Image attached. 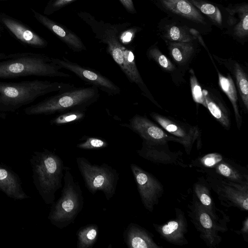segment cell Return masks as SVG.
Instances as JSON below:
<instances>
[{"label": "cell", "mask_w": 248, "mask_h": 248, "mask_svg": "<svg viewBox=\"0 0 248 248\" xmlns=\"http://www.w3.org/2000/svg\"><path fill=\"white\" fill-rule=\"evenodd\" d=\"M74 88L73 84L48 80L20 82L0 81V110L14 112L38 97L53 92H62Z\"/></svg>", "instance_id": "obj_1"}, {"label": "cell", "mask_w": 248, "mask_h": 248, "mask_svg": "<svg viewBox=\"0 0 248 248\" xmlns=\"http://www.w3.org/2000/svg\"><path fill=\"white\" fill-rule=\"evenodd\" d=\"M54 58L45 54L21 52L7 55L0 61V78H14L28 76L69 78L62 72Z\"/></svg>", "instance_id": "obj_2"}, {"label": "cell", "mask_w": 248, "mask_h": 248, "mask_svg": "<svg viewBox=\"0 0 248 248\" xmlns=\"http://www.w3.org/2000/svg\"><path fill=\"white\" fill-rule=\"evenodd\" d=\"M100 97L99 89L93 86L74 88L59 93L24 109L28 115H50L71 110L85 111Z\"/></svg>", "instance_id": "obj_3"}, {"label": "cell", "mask_w": 248, "mask_h": 248, "mask_svg": "<svg viewBox=\"0 0 248 248\" xmlns=\"http://www.w3.org/2000/svg\"><path fill=\"white\" fill-rule=\"evenodd\" d=\"M33 183L46 204L54 202L55 192L62 186L64 164L54 152L45 149L34 152L31 159Z\"/></svg>", "instance_id": "obj_4"}, {"label": "cell", "mask_w": 248, "mask_h": 248, "mask_svg": "<svg viewBox=\"0 0 248 248\" xmlns=\"http://www.w3.org/2000/svg\"><path fill=\"white\" fill-rule=\"evenodd\" d=\"M64 186L62 194L52 205L48 217L50 222L59 229H63L73 223L82 210L84 199L78 183L68 167H64Z\"/></svg>", "instance_id": "obj_5"}, {"label": "cell", "mask_w": 248, "mask_h": 248, "mask_svg": "<svg viewBox=\"0 0 248 248\" xmlns=\"http://www.w3.org/2000/svg\"><path fill=\"white\" fill-rule=\"evenodd\" d=\"M76 162L86 187L91 193L94 194L101 191L107 200L113 197L119 180L115 169L106 163L93 164L84 157H77Z\"/></svg>", "instance_id": "obj_6"}, {"label": "cell", "mask_w": 248, "mask_h": 248, "mask_svg": "<svg viewBox=\"0 0 248 248\" xmlns=\"http://www.w3.org/2000/svg\"><path fill=\"white\" fill-rule=\"evenodd\" d=\"M103 42L107 45V50L131 83L135 84L142 94L158 107L162 108L155 101L143 80L135 62L133 52L124 47L115 35L106 33Z\"/></svg>", "instance_id": "obj_7"}, {"label": "cell", "mask_w": 248, "mask_h": 248, "mask_svg": "<svg viewBox=\"0 0 248 248\" xmlns=\"http://www.w3.org/2000/svg\"><path fill=\"white\" fill-rule=\"evenodd\" d=\"M188 216L198 232L201 238L207 246L216 247L221 242L219 232L227 230L229 218H217L212 216L193 195L192 202L188 205Z\"/></svg>", "instance_id": "obj_8"}, {"label": "cell", "mask_w": 248, "mask_h": 248, "mask_svg": "<svg viewBox=\"0 0 248 248\" xmlns=\"http://www.w3.org/2000/svg\"><path fill=\"white\" fill-rule=\"evenodd\" d=\"M206 181L225 206L248 209V185L240 184L207 174Z\"/></svg>", "instance_id": "obj_9"}, {"label": "cell", "mask_w": 248, "mask_h": 248, "mask_svg": "<svg viewBox=\"0 0 248 248\" xmlns=\"http://www.w3.org/2000/svg\"><path fill=\"white\" fill-rule=\"evenodd\" d=\"M130 167L142 203L147 210L152 212L163 194V186L153 175L139 166L131 164Z\"/></svg>", "instance_id": "obj_10"}, {"label": "cell", "mask_w": 248, "mask_h": 248, "mask_svg": "<svg viewBox=\"0 0 248 248\" xmlns=\"http://www.w3.org/2000/svg\"><path fill=\"white\" fill-rule=\"evenodd\" d=\"M54 60L62 68L71 71L81 80L91 86L97 87L108 95L113 96L120 94V88L99 72L82 66L64 57L62 59L54 58Z\"/></svg>", "instance_id": "obj_11"}, {"label": "cell", "mask_w": 248, "mask_h": 248, "mask_svg": "<svg viewBox=\"0 0 248 248\" xmlns=\"http://www.w3.org/2000/svg\"><path fill=\"white\" fill-rule=\"evenodd\" d=\"M150 115L165 131L178 139L187 153H190L193 144L200 138L198 126L156 112H151Z\"/></svg>", "instance_id": "obj_12"}, {"label": "cell", "mask_w": 248, "mask_h": 248, "mask_svg": "<svg viewBox=\"0 0 248 248\" xmlns=\"http://www.w3.org/2000/svg\"><path fill=\"white\" fill-rule=\"evenodd\" d=\"M138 134L143 140L155 143H168L169 141L180 143L179 140L167 133L161 126L145 116L136 114L128 123L121 124Z\"/></svg>", "instance_id": "obj_13"}, {"label": "cell", "mask_w": 248, "mask_h": 248, "mask_svg": "<svg viewBox=\"0 0 248 248\" xmlns=\"http://www.w3.org/2000/svg\"><path fill=\"white\" fill-rule=\"evenodd\" d=\"M0 27L7 30L22 43L36 48L46 46V42L24 24L0 12Z\"/></svg>", "instance_id": "obj_14"}, {"label": "cell", "mask_w": 248, "mask_h": 248, "mask_svg": "<svg viewBox=\"0 0 248 248\" xmlns=\"http://www.w3.org/2000/svg\"><path fill=\"white\" fill-rule=\"evenodd\" d=\"M176 217L174 219L161 225L154 224L155 229L166 241L177 245H185L188 242L186 238L187 223L184 213L176 208Z\"/></svg>", "instance_id": "obj_15"}, {"label": "cell", "mask_w": 248, "mask_h": 248, "mask_svg": "<svg viewBox=\"0 0 248 248\" xmlns=\"http://www.w3.org/2000/svg\"><path fill=\"white\" fill-rule=\"evenodd\" d=\"M209 169H213V173L207 174L208 175L240 184L248 185L247 171L234 163L223 159L221 155L216 163Z\"/></svg>", "instance_id": "obj_16"}, {"label": "cell", "mask_w": 248, "mask_h": 248, "mask_svg": "<svg viewBox=\"0 0 248 248\" xmlns=\"http://www.w3.org/2000/svg\"><path fill=\"white\" fill-rule=\"evenodd\" d=\"M35 18L42 25L55 33L72 50L80 52L86 48L76 35L60 26L46 16L31 9Z\"/></svg>", "instance_id": "obj_17"}, {"label": "cell", "mask_w": 248, "mask_h": 248, "mask_svg": "<svg viewBox=\"0 0 248 248\" xmlns=\"http://www.w3.org/2000/svg\"><path fill=\"white\" fill-rule=\"evenodd\" d=\"M123 236L129 248H160L149 232L139 225L130 223L125 228Z\"/></svg>", "instance_id": "obj_18"}, {"label": "cell", "mask_w": 248, "mask_h": 248, "mask_svg": "<svg viewBox=\"0 0 248 248\" xmlns=\"http://www.w3.org/2000/svg\"><path fill=\"white\" fill-rule=\"evenodd\" d=\"M202 92L207 108L223 127L229 129L231 126L230 115L219 95L212 89H203Z\"/></svg>", "instance_id": "obj_19"}, {"label": "cell", "mask_w": 248, "mask_h": 248, "mask_svg": "<svg viewBox=\"0 0 248 248\" xmlns=\"http://www.w3.org/2000/svg\"><path fill=\"white\" fill-rule=\"evenodd\" d=\"M215 58L221 65L231 72L236 81V84L241 100L246 110H248V78L247 73L241 65L232 59H225L215 56Z\"/></svg>", "instance_id": "obj_20"}, {"label": "cell", "mask_w": 248, "mask_h": 248, "mask_svg": "<svg viewBox=\"0 0 248 248\" xmlns=\"http://www.w3.org/2000/svg\"><path fill=\"white\" fill-rule=\"evenodd\" d=\"M19 178L7 167L0 165V190L15 200L29 198L23 191Z\"/></svg>", "instance_id": "obj_21"}, {"label": "cell", "mask_w": 248, "mask_h": 248, "mask_svg": "<svg viewBox=\"0 0 248 248\" xmlns=\"http://www.w3.org/2000/svg\"><path fill=\"white\" fill-rule=\"evenodd\" d=\"M137 153L141 157L154 162L157 160L163 162L162 157H164L169 163L175 162L179 155L169 150L168 143H155L143 140L142 147Z\"/></svg>", "instance_id": "obj_22"}, {"label": "cell", "mask_w": 248, "mask_h": 248, "mask_svg": "<svg viewBox=\"0 0 248 248\" xmlns=\"http://www.w3.org/2000/svg\"><path fill=\"white\" fill-rule=\"evenodd\" d=\"M168 10L195 22L202 23L204 18L188 0H160Z\"/></svg>", "instance_id": "obj_23"}, {"label": "cell", "mask_w": 248, "mask_h": 248, "mask_svg": "<svg viewBox=\"0 0 248 248\" xmlns=\"http://www.w3.org/2000/svg\"><path fill=\"white\" fill-rule=\"evenodd\" d=\"M170 56L175 65L185 68L190 62L195 52V47L191 42H170L168 44Z\"/></svg>", "instance_id": "obj_24"}, {"label": "cell", "mask_w": 248, "mask_h": 248, "mask_svg": "<svg viewBox=\"0 0 248 248\" xmlns=\"http://www.w3.org/2000/svg\"><path fill=\"white\" fill-rule=\"evenodd\" d=\"M210 187L203 178H199L193 186L194 195L201 203L205 209L213 217L219 218H228L220 217L219 215L224 213L216 207L212 199L210 193Z\"/></svg>", "instance_id": "obj_25"}, {"label": "cell", "mask_w": 248, "mask_h": 248, "mask_svg": "<svg viewBox=\"0 0 248 248\" xmlns=\"http://www.w3.org/2000/svg\"><path fill=\"white\" fill-rule=\"evenodd\" d=\"M216 69L217 73L219 85L226 94L232 105L236 126L238 129H240L242 125V119L239 110L237 91L234 81L229 74H228L227 76H224L216 68Z\"/></svg>", "instance_id": "obj_26"}, {"label": "cell", "mask_w": 248, "mask_h": 248, "mask_svg": "<svg viewBox=\"0 0 248 248\" xmlns=\"http://www.w3.org/2000/svg\"><path fill=\"white\" fill-rule=\"evenodd\" d=\"M99 228L96 224H88L80 228L77 232V248H89L96 242Z\"/></svg>", "instance_id": "obj_27"}, {"label": "cell", "mask_w": 248, "mask_h": 248, "mask_svg": "<svg viewBox=\"0 0 248 248\" xmlns=\"http://www.w3.org/2000/svg\"><path fill=\"white\" fill-rule=\"evenodd\" d=\"M148 57L155 61L157 65L166 71L175 76L178 74V69L176 66L172 63L160 50L156 47L150 48L147 53Z\"/></svg>", "instance_id": "obj_28"}, {"label": "cell", "mask_w": 248, "mask_h": 248, "mask_svg": "<svg viewBox=\"0 0 248 248\" xmlns=\"http://www.w3.org/2000/svg\"><path fill=\"white\" fill-rule=\"evenodd\" d=\"M85 111L80 110H71L60 113L50 121L51 125H63L75 123L84 118Z\"/></svg>", "instance_id": "obj_29"}, {"label": "cell", "mask_w": 248, "mask_h": 248, "mask_svg": "<svg viewBox=\"0 0 248 248\" xmlns=\"http://www.w3.org/2000/svg\"><path fill=\"white\" fill-rule=\"evenodd\" d=\"M167 39L174 42H191L194 37L184 28L176 26L168 27L165 35Z\"/></svg>", "instance_id": "obj_30"}, {"label": "cell", "mask_w": 248, "mask_h": 248, "mask_svg": "<svg viewBox=\"0 0 248 248\" xmlns=\"http://www.w3.org/2000/svg\"><path fill=\"white\" fill-rule=\"evenodd\" d=\"M193 4L204 14L208 16L215 23L220 25L222 24V18L219 9L212 4L198 1L196 0H190Z\"/></svg>", "instance_id": "obj_31"}, {"label": "cell", "mask_w": 248, "mask_h": 248, "mask_svg": "<svg viewBox=\"0 0 248 248\" xmlns=\"http://www.w3.org/2000/svg\"><path fill=\"white\" fill-rule=\"evenodd\" d=\"M189 72L190 74V84L193 100L196 103L202 104L207 108L202 90L195 75L194 71L191 69Z\"/></svg>", "instance_id": "obj_32"}, {"label": "cell", "mask_w": 248, "mask_h": 248, "mask_svg": "<svg viewBox=\"0 0 248 248\" xmlns=\"http://www.w3.org/2000/svg\"><path fill=\"white\" fill-rule=\"evenodd\" d=\"M238 10L239 14L240 21L234 28L235 34L240 37H243L248 35V6L240 7Z\"/></svg>", "instance_id": "obj_33"}, {"label": "cell", "mask_w": 248, "mask_h": 248, "mask_svg": "<svg viewBox=\"0 0 248 248\" xmlns=\"http://www.w3.org/2000/svg\"><path fill=\"white\" fill-rule=\"evenodd\" d=\"M81 140H84V141L76 146L81 149H99L106 148L108 145L107 141L100 138L84 136Z\"/></svg>", "instance_id": "obj_34"}, {"label": "cell", "mask_w": 248, "mask_h": 248, "mask_svg": "<svg viewBox=\"0 0 248 248\" xmlns=\"http://www.w3.org/2000/svg\"><path fill=\"white\" fill-rule=\"evenodd\" d=\"M220 155L217 153L208 154L200 159V162L202 167L210 168L216 163Z\"/></svg>", "instance_id": "obj_35"}, {"label": "cell", "mask_w": 248, "mask_h": 248, "mask_svg": "<svg viewBox=\"0 0 248 248\" xmlns=\"http://www.w3.org/2000/svg\"><path fill=\"white\" fill-rule=\"evenodd\" d=\"M135 31L133 30H127L121 35V40L124 43H127L131 41L134 35Z\"/></svg>", "instance_id": "obj_36"}, {"label": "cell", "mask_w": 248, "mask_h": 248, "mask_svg": "<svg viewBox=\"0 0 248 248\" xmlns=\"http://www.w3.org/2000/svg\"><path fill=\"white\" fill-rule=\"evenodd\" d=\"M74 0H55L51 4V7L54 9L60 8L70 3Z\"/></svg>", "instance_id": "obj_37"}, {"label": "cell", "mask_w": 248, "mask_h": 248, "mask_svg": "<svg viewBox=\"0 0 248 248\" xmlns=\"http://www.w3.org/2000/svg\"><path fill=\"white\" fill-rule=\"evenodd\" d=\"M120 1L129 11H135L133 3L132 0H120Z\"/></svg>", "instance_id": "obj_38"}, {"label": "cell", "mask_w": 248, "mask_h": 248, "mask_svg": "<svg viewBox=\"0 0 248 248\" xmlns=\"http://www.w3.org/2000/svg\"><path fill=\"white\" fill-rule=\"evenodd\" d=\"M248 218H246V220L244 221V224L243 225V227L241 230V233L243 234V236H245V234L248 235Z\"/></svg>", "instance_id": "obj_39"}, {"label": "cell", "mask_w": 248, "mask_h": 248, "mask_svg": "<svg viewBox=\"0 0 248 248\" xmlns=\"http://www.w3.org/2000/svg\"><path fill=\"white\" fill-rule=\"evenodd\" d=\"M6 117V113L0 110V119H5Z\"/></svg>", "instance_id": "obj_40"}, {"label": "cell", "mask_w": 248, "mask_h": 248, "mask_svg": "<svg viewBox=\"0 0 248 248\" xmlns=\"http://www.w3.org/2000/svg\"><path fill=\"white\" fill-rule=\"evenodd\" d=\"M7 57V55L4 53L0 52V61L5 59Z\"/></svg>", "instance_id": "obj_41"}, {"label": "cell", "mask_w": 248, "mask_h": 248, "mask_svg": "<svg viewBox=\"0 0 248 248\" xmlns=\"http://www.w3.org/2000/svg\"><path fill=\"white\" fill-rule=\"evenodd\" d=\"M2 30H3L0 27V36L1 35V32Z\"/></svg>", "instance_id": "obj_42"}, {"label": "cell", "mask_w": 248, "mask_h": 248, "mask_svg": "<svg viewBox=\"0 0 248 248\" xmlns=\"http://www.w3.org/2000/svg\"></svg>", "instance_id": "obj_43"}]
</instances>
